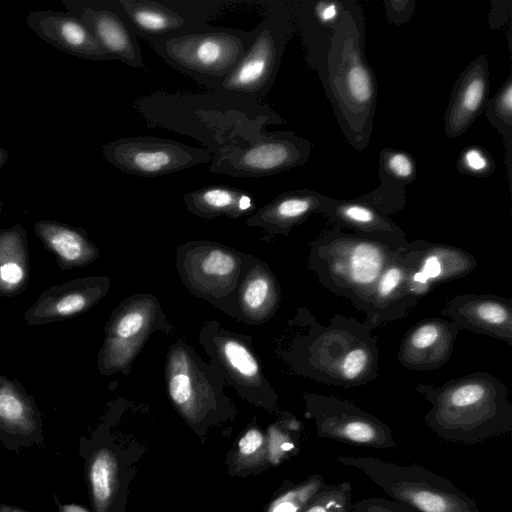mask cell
Here are the masks:
<instances>
[{"label": "cell", "mask_w": 512, "mask_h": 512, "mask_svg": "<svg viewBox=\"0 0 512 512\" xmlns=\"http://www.w3.org/2000/svg\"><path fill=\"white\" fill-rule=\"evenodd\" d=\"M345 0L294 1L308 65L318 72L344 10Z\"/></svg>", "instance_id": "cb8c5ba5"}, {"label": "cell", "mask_w": 512, "mask_h": 512, "mask_svg": "<svg viewBox=\"0 0 512 512\" xmlns=\"http://www.w3.org/2000/svg\"><path fill=\"white\" fill-rule=\"evenodd\" d=\"M416 163L406 151L385 148L379 153V172L381 182L406 187L416 179Z\"/></svg>", "instance_id": "d6a6232c"}, {"label": "cell", "mask_w": 512, "mask_h": 512, "mask_svg": "<svg viewBox=\"0 0 512 512\" xmlns=\"http://www.w3.org/2000/svg\"><path fill=\"white\" fill-rule=\"evenodd\" d=\"M415 4L414 0L385 1L387 18L396 25H401L411 18Z\"/></svg>", "instance_id": "f35d334b"}, {"label": "cell", "mask_w": 512, "mask_h": 512, "mask_svg": "<svg viewBox=\"0 0 512 512\" xmlns=\"http://www.w3.org/2000/svg\"><path fill=\"white\" fill-rule=\"evenodd\" d=\"M295 20L294 1L273 3L246 53L215 91L259 101L272 88Z\"/></svg>", "instance_id": "ba28073f"}, {"label": "cell", "mask_w": 512, "mask_h": 512, "mask_svg": "<svg viewBox=\"0 0 512 512\" xmlns=\"http://www.w3.org/2000/svg\"><path fill=\"white\" fill-rule=\"evenodd\" d=\"M456 168L461 174L474 177H487L495 170V163L486 149L470 146L460 153Z\"/></svg>", "instance_id": "8d00e7d4"}, {"label": "cell", "mask_w": 512, "mask_h": 512, "mask_svg": "<svg viewBox=\"0 0 512 512\" xmlns=\"http://www.w3.org/2000/svg\"><path fill=\"white\" fill-rule=\"evenodd\" d=\"M0 441L20 449L43 441L42 417L33 396L16 379L0 374Z\"/></svg>", "instance_id": "d6986e66"}, {"label": "cell", "mask_w": 512, "mask_h": 512, "mask_svg": "<svg viewBox=\"0 0 512 512\" xmlns=\"http://www.w3.org/2000/svg\"><path fill=\"white\" fill-rule=\"evenodd\" d=\"M183 201L190 213L206 219L220 216L237 219L256 211V202L247 191L223 184L188 192Z\"/></svg>", "instance_id": "f1b7e54d"}, {"label": "cell", "mask_w": 512, "mask_h": 512, "mask_svg": "<svg viewBox=\"0 0 512 512\" xmlns=\"http://www.w3.org/2000/svg\"><path fill=\"white\" fill-rule=\"evenodd\" d=\"M8 158H9V152L6 149L0 147V169L6 163Z\"/></svg>", "instance_id": "7bdbcfd3"}, {"label": "cell", "mask_w": 512, "mask_h": 512, "mask_svg": "<svg viewBox=\"0 0 512 512\" xmlns=\"http://www.w3.org/2000/svg\"><path fill=\"white\" fill-rule=\"evenodd\" d=\"M26 23L42 40L68 54L91 60L112 59L89 28L69 12L32 11Z\"/></svg>", "instance_id": "44dd1931"}, {"label": "cell", "mask_w": 512, "mask_h": 512, "mask_svg": "<svg viewBox=\"0 0 512 512\" xmlns=\"http://www.w3.org/2000/svg\"><path fill=\"white\" fill-rule=\"evenodd\" d=\"M304 399L320 438L367 448L396 447L390 427L354 403L319 394H306Z\"/></svg>", "instance_id": "7c38bea8"}, {"label": "cell", "mask_w": 512, "mask_h": 512, "mask_svg": "<svg viewBox=\"0 0 512 512\" xmlns=\"http://www.w3.org/2000/svg\"><path fill=\"white\" fill-rule=\"evenodd\" d=\"M352 484L342 481L326 484L300 510V512H352Z\"/></svg>", "instance_id": "836d02e7"}, {"label": "cell", "mask_w": 512, "mask_h": 512, "mask_svg": "<svg viewBox=\"0 0 512 512\" xmlns=\"http://www.w3.org/2000/svg\"><path fill=\"white\" fill-rule=\"evenodd\" d=\"M200 341L224 380L242 389L269 388L246 336L224 331L210 322L201 330Z\"/></svg>", "instance_id": "5bb4252c"}, {"label": "cell", "mask_w": 512, "mask_h": 512, "mask_svg": "<svg viewBox=\"0 0 512 512\" xmlns=\"http://www.w3.org/2000/svg\"><path fill=\"white\" fill-rule=\"evenodd\" d=\"M365 35L360 3L345 0L317 72L345 139L358 152L370 143L377 108V81L365 55Z\"/></svg>", "instance_id": "7a4b0ae2"}, {"label": "cell", "mask_w": 512, "mask_h": 512, "mask_svg": "<svg viewBox=\"0 0 512 512\" xmlns=\"http://www.w3.org/2000/svg\"><path fill=\"white\" fill-rule=\"evenodd\" d=\"M402 252L413 270V279L428 290L464 277L477 266L476 259L467 251L443 243L415 240Z\"/></svg>", "instance_id": "7402d4cb"}, {"label": "cell", "mask_w": 512, "mask_h": 512, "mask_svg": "<svg viewBox=\"0 0 512 512\" xmlns=\"http://www.w3.org/2000/svg\"><path fill=\"white\" fill-rule=\"evenodd\" d=\"M262 434L257 430H249L239 441V450L242 454L254 453L262 444Z\"/></svg>", "instance_id": "ab89813d"}, {"label": "cell", "mask_w": 512, "mask_h": 512, "mask_svg": "<svg viewBox=\"0 0 512 512\" xmlns=\"http://www.w3.org/2000/svg\"><path fill=\"white\" fill-rule=\"evenodd\" d=\"M113 8L134 34L145 40L184 34L208 27L206 23L187 20L170 6L151 0H117Z\"/></svg>", "instance_id": "d4e9b609"}, {"label": "cell", "mask_w": 512, "mask_h": 512, "mask_svg": "<svg viewBox=\"0 0 512 512\" xmlns=\"http://www.w3.org/2000/svg\"><path fill=\"white\" fill-rule=\"evenodd\" d=\"M461 328L443 318H427L411 327L402 339L398 361L406 369L431 371L450 359Z\"/></svg>", "instance_id": "e0dca14e"}, {"label": "cell", "mask_w": 512, "mask_h": 512, "mask_svg": "<svg viewBox=\"0 0 512 512\" xmlns=\"http://www.w3.org/2000/svg\"><path fill=\"white\" fill-rule=\"evenodd\" d=\"M358 198L387 217L406 206L405 187L387 182H381L376 189Z\"/></svg>", "instance_id": "d590c367"}, {"label": "cell", "mask_w": 512, "mask_h": 512, "mask_svg": "<svg viewBox=\"0 0 512 512\" xmlns=\"http://www.w3.org/2000/svg\"><path fill=\"white\" fill-rule=\"evenodd\" d=\"M103 157L130 175L159 177L208 163L212 154L171 139L152 136L125 137L102 147Z\"/></svg>", "instance_id": "8fae6325"}, {"label": "cell", "mask_w": 512, "mask_h": 512, "mask_svg": "<svg viewBox=\"0 0 512 512\" xmlns=\"http://www.w3.org/2000/svg\"><path fill=\"white\" fill-rule=\"evenodd\" d=\"M30 276L28 238L21 224L0 229V297L24 292Z\"/></svg>", "instance_id": "f546056e"}, {"label": "cell", "mask_w": 512, "mask_h": 512, "mask_svg": "<svg viewBox=\"0 0 512 512\" xmlns=\"http://www.w3.org/2000/svg\"><path fill=\"white\" fill-rule=\"evenodd\" d=\"M135 108L150 122L199 140L212 155L256 141L270 124L283 120L259 101L213 90L196 95L154 94Z\"/></svg>", "instance_id": "6da1fadb"}, {"label": "cell", "mask_w": 512, "mask_h": 512, "mask_svg": "<svg viewBox=\"0 0 512 512\" xmlns=\"http://www.w3.org/2000/svg\"><path fill=\"white\" fill-rule=\"evenodd\" d=\"M255 36L252 31L206 27L146 40L171 67L216 90L239 63Z\"/></svg>", "instance_id": "52a82bcc"}, {"label": "cell", "mask_w": 512, "mask_h": 512, "mask_svg": "<svg viewBox=\"0 0 512 512\" xmlns=\"http://www.w3.org/2000/svg\"><path fill=\"white\" fill-rule=\"evenodd\" d=\"M460 328L483 334L512 346V301L490 294H460L440 312Z\"/></svg>", "instance_id": "ac0fdd59"}, {"label": "cell", "mask_w": 512, "mask_h": 512, "mask_svg": "<svg viewBox=\"0 0 512 512\" xmlns=\"http://www.w3.org/2000/svg\"><path fill=\"white\" fill-rule=\"evenodd\" d=\"M371 331L364 322L342 315H335L328 326L311 324L297 346V370L316 381L344 388L374 380L379 350Z\"/></svg>", "instance_id": "277c9868"}, {"label": "cell", "mask_w": 512, "mask_h": 512, "mask_svg": "<svg viewBox=\"0 0 512 512\" xmlns=\"http://www.w3.org/2000/svg\"><path fill=\"white\" fill-rule=\"evenodd\" d=\"M34 232L44 248L56 259L61 270L84 267L100 257L98 247L86 231L54 220H40Z\"/></svg>", "instance_id": "4316f807"}, {"label": "cell", "mask_w": 512, "mask_h": 512, "mask_svg": "<svg viewBox=\"0 0 512 512\" xmlns=\"http://www.w3.org/2000/svg\"><path fill=\"white\" fill-rule=\"evenodd\" d=\"M322 213L336 226L350 229L392 250L404 251L409 243L406 234L397 224L358 197L345 200L328 197Z\"/></svg>", "instance_id": "603a6c76"}, {"label": "cell", "mask_w": 512, "mask_h": 512, "mask_svg": "<svg viewBox=\"0 0 512 512\" xmlns=\"http://www.w3.org/2000/svg\"><path fill=\"white\" fill-rule=\"evenodd\" d=\"M363 472L390 498L417 512H481L477 502L449 479L418 464H398L372 456H338Z\"/></svg>", "instance_id": "8992f818"}, {"label": "cell", "mask_w": 512, "mask_h": 512, "mask_svg": "<svg viewBox=\"0 0 512 512\" xmlns=\"http://www.w3.org/2000/svg\"><path fill=\"white\" fill-rule=\"evenodd\" d=\"M489 94V66L485 55L477 56L461 72L453 85L444 114L445 134H464L483 112Z\"/></svg>", "instance_id": "ffe728a7"}, {"label": "cell", "mask_w": 512, "mask_h": 512, "mask_svg": "<svg viewBox=\"0 0 512 512\" xmlns=\"http://www.w3.org/2000/svg\"><path fill=\"white\" fill-rule=\"evenodd\" d=\"M107 276H87L44 290L24 313L28 325H44L76 317L95 306L108 292Z\"/></svg>", "instance_id": "9a60e30c"}, {"label": "cell", "mask_w": 512, "mask_h": 512, "mask_svg": "<svg viewBox=\"0 0 512 512\" xmlns=\"http://www.w3.org/2000/svg\"><path fill=\"white\" fill-rule=\"evenodd\" d=\"M67 11L78 17L112 59L140 68L143 55L136 36L126 21L106 2L64 0Z\"/></svg>", "instance_id": "2e32d148"}, {"label": "cell", "mask_w": 512, "mask_h": 512, "mask_svg": "<svg viewBox=\"0 0 512 512\" xmlns=\"http://www.w3.org/2000/svg\"><path fill=\"white\" fill-rule=\"evenodd\" d=\"M279 301V285L270 269L258 261L250 267L246 264L237 289L236 317L263 323L276 312Z\"/></svg>", "instance_id": "83f0119b"}, {"label": "cell", "mask_w": 512, "mask_h": 512, "mask_svg": "<svg viewBox=\"0 0 512 512\" xmlns=\"http://www.w3.org/2000/svg\"><path fill=\"white\" fill-rule=\"evenodd\" d=\"M352 512H417L416 510L381 497H369L353 504Z\"/></svg>", "instance_id": "74e56055"}, {"label": "cell", "mask_w": 512, "mask_h": 512, "mask_svg": "<svg viewBox=\"0 0 512 512\" xmlns=\"http://www.w3.org/2000/svg\"><path fill=\"white\" fill-rule=\"evenodd\" d=\"M59 512H88L84 507L77 504H62L54 497Z\"/></svg>", "instance_id": "60d3db41"}, {"label": "cell", "mask_w": 512, "mask_h": 512, "mask_svg": "<svg viewBox=\"0 0 512 512\" xmlns=\"http://www.w3.org/2000/svg\"><path fill=\"white\" fill-rule=\"evenodd\" d=\"M312 146L292 131H266L251 144L214 154L210 171L233 177L272 176L304 165Z\"/></svg>", "instance_id": "9c48e42d"}, {"label": "cell", "mask_w": 512, "mask_h": 512, "mask_svg": "<svg viewBox=\"0 0 512 512\" xmlns=\"http://www.w3.org/2000/svg\"><path fill=\"white\" fill-rule=\"evenodd\" d=\"M247 256L223 245L194 241L177 253V267L183 283L193 293L213 302L236 300Z\"/></svg>", "instance_id": "30bf717a"}, {"label": "cell", "mask_w": 512, "mask_h": 512, "mask_svg": "<svg viewBox=\"0 0 512 512\" xmlns=\"http://www.w3.org/2000/svg\"><path fill=\"white\" fill-rule=\"evenodd\" d=\"M431 404L424 422L445 441L474 444L512 430V404L506 385L487 372H475L441 386L419 384Z\"/></svg>", "instance_id": "3957f363"}, {"label": "cell", "mask_w": 512, "mask_h": 512, "mask_svg": "<svg viewBox=\"0 0 512 512\" xmlns=\"http://www.w3.org/2000/svg\"><path fill=\"white\" fill-rule=\"evenodd\" d=\"M113 462L107 451H98L89 464L91 494L97 508L108 501L112 492Z\"/></svg>", "instance_id": "e575fe53"}, {"label": "cell", "mask_w": 512, "mask_h": 512, "mask_svg": "<svg viewBox=\"0 0 512 512\" xmlns=\"http://www.w3.org/2000/svg\"><path fill=\"white\" fill-rule=\"evenodd\" d=\"M429 290L413 279V270L399 251L377 280L364 310L371 329L405 317Z\"/></svg>", "instance_id": "4fadbf2b"}, {"label": "cell", "mask_w": 512, "mask_h": 512, "mask_svg": "<svg viewBox=\"0 0 512 512\" xmlns=\"http://www.w3.org/2000/svg\"><path fill=\"white\" fill-rule=\"evenodd\" d=\"M0 512H29L10 504L0 503Z\"/></svg>", "instance_id": "b9f144b4"}, {"label": "cell", "mask_w": 512, "mask_h": 512, "mask_svg": "<svg viewBox=\"0 0 512 512\" xmlns=\"http://www.w3.org/2000/svg\"><path fill=\"white\" fill-rule=\"evenodd\" d=\"M2 208H3V199L0 197V215L2 212Z\"/></svg>", "instance_id": "ee69618b"}, {"label": "cell", "mask_w": 512, "mask_h": 512, "mask_svg": "<svg viewBox=\"0 0 512 512\" xmlns=\"http://www.w3.org/2000/svg\"><path fill=\"white\" fill-rule=\"evenodd\" d=\"M309 265L320 284L364 312L381 273L399 251L339 226L310 244Z\"/></svg>", "instance_id": "5b68a950"}, {"label": "cell", "mask_w": 512, "mask_h": 512, "mask_svg": "<svg viewBox=\"0 0 512 512\" xmlns=\"http://www.w3.org/2000/svg\"><path fill=\"white\" fill-rule=\"evenodd\" d=\"M488 121L502 135L505 146L507 177L512 183V74L510 73L497 93L486 104Z\"/></svg>", "instance_id": "1f68e13d"}, {"label": "cell", "mask_w": 512, "mask_h": 512, "mask_svg": "<svg viewBox=\"0 0 512 512\" xmlns=\"http://www.w3.org/2000/svg\"><path fill=\"white\" fill-rule=\"evenodd\" d=\"M157 301L150 295H138L123 301L112 313L105 328V339L146 340L156 328Z\"/></svg>", "instance_id": "4dcf8cb0"}, {"label": "cell", "mask_w": 512, "mask_h": 512, "mask_svg": "<svg viewBox=\"0 0 512 512\" xmlns=\"http://www.w3.org/2000/svg\"><path fill=\"white\" fill-rule=\"evenodd\" d=\"M327 198L311 189L286 191L255 211L247 219V224L288 236L292 228L305 222L311 215L322 213Z\"/></svg>", "instance_id": "484cf974"}]
</instances>
